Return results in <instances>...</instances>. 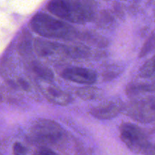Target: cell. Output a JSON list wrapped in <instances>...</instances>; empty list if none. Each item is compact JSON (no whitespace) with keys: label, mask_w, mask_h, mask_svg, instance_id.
I'll return each mask as SVG.
<instances>
[{"label":"cell","mask_w":155,"mask_h":155,"mask_svg":"<svg viewBox=\"0 0 155 155\" xmlns=\"http://www.w3.org/2000/svg\"><path fill=\"white\" fill-rule=\"evenodd\" d=\"M47 8L51 14L69 22L85 24L93 18L90 6L76 0H51Z\"/></svg>","instance_id":"1"},{"label":"cell","mask_w":155,"mask_h":155,"mask_svg":"<svg viewBox=\"0 0 155 155\" xmlns=\"http://www.w3.org/2000/svg\"><path fill=\"white\" fill-rule=\"evenodd\" d=\"M30 26L33 31L48 39H68L74 34V30L69 24L45 13L34 15Z\"/></svg>","instance_id":"2"},{"label":"cell","mask_w":155,"mask_h":155,"mask_svg":"<svg viewBox=\"0 0 155 155\" xmlns=\"http://www.w3.org/2000/svg\"><path fill=\"white\" fill-rule=\"evenodd\" d=\"M120 138L133 151L142 154H155V144L149 141L142 129L130 123H124L120 128Z\"/></svg>","instance_id":"3"},{"label":"cell","mask_w":155,"mask_h":155,"mask_svg":"<svg viewBox=\"0 0 155 155\" xmlns=\"http://www.w3.org/2000/svg\"><path fill=\"white\" fill-rule=\"evenodd\" d=\"M64 132L59 124L48 119L36 121L30 128L29 136L33 142L42 145H52L63 137Z\"/></svg>","instance_id":"4"},{"label":"cell","mask_w":155,"mask_h":155,"mask_svg":"<svg viewBox=\"0 0 155 155\" xmlns=\"http://www.w3.org/2000/svg\"><path fill=\"white\" fill-rule=\"evenodd\" d=\"M128 116L142 124L155 123V96L136 99L128 104Z\"/></svg>","instance_id":"5"},{"label":"cell","mask_w":155,"mask_h":155,"mask_svg":"<svg viewBox=\"0 0 155 155\" xmlns=\"http://www.w3.org/2000/svg\"><path fill=\"white\" fill-rule=\"evenodd\" d=\"M61 76L65 80L82 84H92L97 80V74L95 71L79 67L67 68Z\"/></svg>","instance_id":"6"},{"label":"cell","mask_w":155,"mask_h":155,"mask_svg":"<svg viewBox=\"0 0 155 155\" xmlns=\"http://www.w3.org/2000/svg\"><path fill=\"white\" fill-rule=\"evenodd\" d=\"M120 104L111 101L94 107L91 110V114L98 119H111L120 113Z\"/></svg>","instance_id":"7"},{"label":"cell","mask_w":155,"mask_h":155,"mask_svg":"<svg viewBox=\"0 0 155 155\" xmlns=\"http://www.w3.org/2000/svg\"><path fill=\"white\" fill-rule=\"evenodd\" d=\"M34 48L36 53L39 56L45 57L49 56L54 53H59L60 51H65L66 47L64 45H60L56 42H49V41L36 39L34 42Z\"/></svg>","instance_id":"8"},{"label":"cell","mask_w":155,"mask_h":155,"mask_svg":"<svg viewBox=\"0 0 155 155\" xmlns=\"http://www.w3.org/2000/svg\"><path fill=\"white\" fill-rule=\"evenodd\" d=\"M44 95L50 102L58 105H67L71 101V97L69 94L60 89L48 87L45 89Z\"/></svg>","instance_id":"9"},{"label":"cell","mask_w":155,"mask_h":155,"mask_svg":"<svg viewBox=\"0 0 155 155\" xmlns=\"http://www.w3.org/2000/svg\"><path fill=\"white\" fill-rule=\"evenodd\" d=\"M139 76L143 78L155 77V54L142 65L139 70Z\"/></svg>","instance_id":"10"},{"label":"cell","mask_w":155,"mask_h":155,"mask_svg":"<svg viewBox=\"0 0 155 155\" xmlns=\"http://www.w3.org/2000/svg\"><path fill=\"white\" fill-rule=\"evenodd\" d=\"M32 70L35 74L39 77L40 78L43 79L45 80H52L54 79V74L52 71L47 67L40 64H34L32 66Z\"/></svg>","instance_id":"11"},{"label":"cell","mask_w":155,"mask_h":155,"mask_svg":"<svg viewBox=\"0 0 155 155\" xmlns=\"http://www.w3.org/2000/svg\"><path fill=\"white\" fill-rule=\"evenodd\" d=\"M155 47V34L152 35L151 37L149 38L148 41L146 42V43L145 44V45L142 48V51L140 52V57H143L145 56L147 54L150 52L152 49H154Z\"/></svg>","instance_id":"12"},{"label":"cell","mask_w":155,"mask_h":155,"mask_svg":"<svg viewBox=\"0 0 155 155\" xmlns=\"http://www.w3.org/2000/svg\"><path fill=\"white\" fill-rule=\"evenodd\" d=\"M13 152L15 154H25L27 149L21 143H15L13 146Z\"/></svg>","instance_id":"13"},{"label":"cell","mask_w":155,"mask_h":155,"mask_svg":"<svg viewBox=\"0 0 155 155\" xmlns=\"http://www.w3.org/2000/svg\"><path fill=\"white\" fill-rule=\"evenodd\" d=\"M37 154H56V153L54 151H53L52 150L48 149V148H42V149L39 150V151H37Z\"/></svg>","instance_id":"14"}]
</instances>
